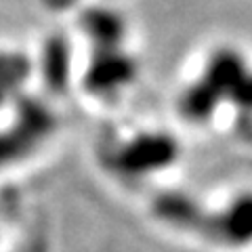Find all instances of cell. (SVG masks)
Here are the masks:
<instances>
[{
	"label": "cell",
	"mask_w": 252,
	"mask_h": 252,
	"mask_svg": "<svg viewBox=\"0 0 252 252\" xmlns=\"http://www.w3.org/2000/svg\"><path fill=\"white\" fill-rule=\"evenodd\" d=\"M179 158V145L166 132H143L116 152V170L132 177L166 170Z\"/></svg>",
	"instance_id": "6da1fadb"
},
{
	"label": "cell",
	"mask_w": 252,
	"mask_h": 252,
	"mask_svg": "<svg viewBox=\"0 0 252 252\" xmlns=\"http://www.w3.org/2000/svg\"><path fill=\"white\" fill-rule=\"evenodd\" d=\"M204 229L227 246L252 244V193L235 195L215 217H206Z\"/></svg>",
	"instance_id": "7a4b0ae2"
},
{
	"label": "cell",
	"mask_w": 252,
	"mask_h": 252,
	"mask_svg": "<svg viewBox=\"0 0 252 252\" xmlns=\"http://www.w3.org/2000/svg\"><path fill=\"white\" fill-rule=\"evenodd\" d=\"M132 78L130 63L114 55V57H99L97 63H93L89 72V86L97 93L116 91L118 86L128 82Z\"/></svg>",
	"instance_id": "3957f363"
},
{
	"label": "cell",
	"mask_w": 252,
	"mask_h": 252,
	"mask_svg": "<svg viewBox=\"0 0 252 252\" xmlns=\"http://www.w3.org/2000/svg\"><path fill=\"white\" fill-rule=\"evenodd\" d=\"M158 215L166 219L168 223L181 227H204V220H206L202 215H198L195 204L185 195H164L162 200H158Z\"/></svg>",
	"instance_id": "277c9868"
}]
</instances>
